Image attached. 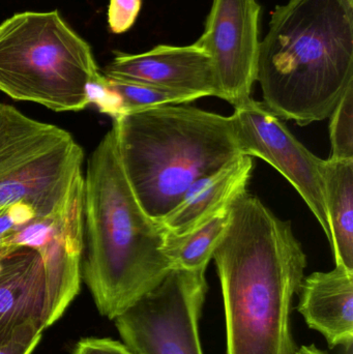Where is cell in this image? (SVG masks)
Listing matches in <instances>:
<instances>
[{
  "mask_svg": "<svg viewBox=\"0 0 353 354\" xmlns=\"http://www.w3.org/2000/svg\"><path fill=\"white\" fill-rule=\"evenodd\" d=\"M223 295L226 354H296L292 310L307 255L292 223L245 192L213 254Z\"/></svg>",
  "mask_w": 353,
  "mask_h": 354,
  "instance_id": "6da1fadb",
  "label": "cell"
},
{
  "mask_svg": "<svg viewBox=\"0 0 353 354\" xmlns=\"http://www.w3.org/2000/svg\"><path fill=\"white\" fill-rule=\"evenodd\" d=\"M166 234L137 200L111 129L87 162L83 200L82 277L102 316L115 319L173 270Z\"/></svg>",
  "mask_w": 353,
  "mask_h": 354,
  "instance_id": "7a4b0ae2",
  "label": "cell"
},
{
  "mask_svg": "<svg viewBox=\"0 0 353 354\" xmlns=\"http://www.w3.org/2000/svg\"><path fill=\"white\" fill-rule=\"evenodd\" d=\"M263 104L305 127L323 122L353 84V1L289 0L259 45Z\"/></svg>",
  "mask_w": 353,
  "mask_h": 354,
  "instance_id": "3957f363",
  "label": "cell"
},
{
  "mask_svg": "<svg viewBox=\"0 0 353 354\" xmlns=\"http://www.w3.org/2000/svg\"><path fill=\"white\" fill-rule=\"evenodd\" d=\"M118 155L141 207L162 222L196 181L242 156L230 116L188 104L113 118Z\"/></svg>",
  "mask_w": 353,
  "mask_h": 354,
  "instance_id": "277c9868",
  "label": "cell"
},
{
  "mask_svg": "<svg viewBox=\"0 0 353 354\" xmlns=\"http://www.w3.org/2000/svg\"><path fill=\"white\" fill-rule=\"evenodd\" d=\"M102 76L90 45L58 10L19 12L0 24V91L12 100L81 111Z\"/></svg>",
  "mask_w": 353,
  "mask_h": 354,
  "instance_id": "5b68a950",
  "label": "cell"
},
{
  "mask_svg": "<svg viewBox=\"0 0 353 354\" xmlns=\"http://www.w3.org/2000/svg\"><path fill=\"white\" fill-rule=\"evenodd\" d=\"M83 162L70 132L0 102V206L25 202L39 218L54 214L83 176Z\"/></svg>",
  "mask_w": 353,
  "mask_h": 354,
  "instance_id": "8992f818",
  "label": "cell"
},
{
  "mask_svg": "<svg viewBox=\"0 0 353 354\" xmlns=\"http://www.w3.org/2000/svg\"><path fill=\"white\" fill-rule=\"evenodd\" d=\"M205 270L173 268L114 319L133 354H203L199 336L209 285Z\"/></svg>",
  "mask_w": 353,
  "mask_h": 354,
  "instance_id": "52a82bcc",
  "label": "cell"
},
{
  "mask_svg": "<svg viewBox=\"0 0 353 354\" xmlns=\"http://www.w3.org/2000/svg\"><path fill=\"white\" fill-rule=\"evenodd\" d=\"M230 118L240 153L263 159L285 177L306 202L332 243L323 185L325 160L311 153L281 118L252 97L234 107Z\"/></svg>",
  "mask_w": 353,
  "mask_h": 354,
  "instance_id": "ba28073f",
  "label": "cell"
},
{
  "mask_svg": "<svg viewBox=\"0 0 353 354\" xmlns=\"http://www.w3.org/2000/svg\"><path fill=\"white\" fill-rule=\"evenodd\" d=\"M257 0H213L195 45L211 59L220 99L233 107L251 99L259 54Z\"/></svg>",
  "mask_w": 353,
  "mask_h": 354,
  "instance_id": "9c48e42d",
  "label": "cell"
},
{
  "mask_svg": "<svg viewBox=\"0 0 353 354\" xmlns=\"http://www.w3.org/2000/svg\"><path fill=\"white\" fill-rule=\"evenodd\" d=\"M102 74L108 78L155 85L199 97L220 99L211 59L195 44L159 45L140 54L115 52L113 60Z\"/></svg>",
  "mask_w": 353,
  "mask_h": 354,
  "instance_id": "30bf717a",
  "label": "cell"
},
{
  "mask_svg": "<svg viewBox=\"0 0 353 354\" xmlns=\"http://www.w3.org/2000/svg\"><path fill=\"white\" fill-rule=\"evenodd\" d=\"M84 176L73 187L51 237L37 248L48 278V328L64 315L80 290L83 256Z\"/></svg>",
  "mask_w": 353,
  "mask_h": 354,
  "instance_id": "8fae6325",
  "label": "cell"
},
{
  "mask_svg": "<svg viewBox=\"0 0 353 354\" xmlns=\"http://www.w3.org/2000/svg\"><path fill=\"white\" fill-rule=\"evenodd\" d=\"M48 278L37 248L20 247L0 258V345L25 324L48 328Z\"/></svg>",
  "mask_w": 353,
  "mask_h": 354,
  "instance_id": "7c38bea8",
  "label": "cell"
},
{
  "mask_svg": "<svg viewBox=\"0 0 353 354\" xmlns=\"http://www.w3.org/2000/svg\"><path fill=\"white\" fill-rule=\"evenodd\" d=\"M298 313L331 348L350 351L353 343V272L336 266L305 277L298 289Z\"/></svg>",
  "mask_w": 353,
  "mask_h": 354,
  "instance_id": "4fadbf2b",
  "label": "cell"
},
{
  "mask_svg": "<svg viewBox=\"0 0 353 354\" xmlns=\"http://www.w3.org/2000/svg\"><path fill=\"white\" fill-rule=\"evenodd\" d=\"M253 167L252 158L242 155L196 181L180 203L162 221L166 230L178 236L187 234L229 207L238 196L247 192Z\"/></svg>",
  "mask_w": 353,
  "mask_h": 354,
  "instance_id": "5bb4252c",
  "label": "cell"
},
{
  "mask_svg": "<svg viewBox=\"0 0 353 354\" xmlns=\"http://www.w3.org/2000/svg\"><path fill=\"white\" fill-rule=\"evenodd\" d=\"M323 176L336 266L353 272V160H325Z\"/></svg>",
  "mask_w": 353,
  "mask_h": 354,
  "instance_id": "9a60e30c",
  "label": "cell"
},
{
  "mask_svg": "<svg viewBox=\"0 0 353 354\" xmlns=\"http://www.w3.org/2000/svg\"><path fill=\"white\" fill-rule=\"evenodd\" d=\"M230 207L231 205L187 234L178 236L167 231L163 251L172 268L207 270L216 247L229 225Z\"/></svg>",
  "mask_w": 353,
  "mask_h": 354,
  "instance_id": "2e32d148",
  "label": "cell"
},
{
  "mask_svg": "<svg viewBox=\"0 0 353 354\" xmlns=\"http://www.w3.org/2000/svg\"><path fill=\"white\" fill-rule=\"evenodd\" d=\"M106 78L110 88L118 95L122 102V115L160 107V106L189 104L200 99L191 93L172 91V89L163 88L155 85L131 82V81L108 78V77Z\"/></svg>",
  "mask_w": 353,
  "mask_h": 354,
  "instance_id": "e0dca14e",
  "label": "cell"
},
{
  "mask_svg": "<svg viewBox=\"0 0 353 354\" xmlns=\"http://www.w3.org/2000/svg\"><path fill=\"white\" fill-rule=\"evenodd\" d=\"M330 118L332 145L330 159L353 160V84L346 89Z\"/></svg>",
  "mask_w": 353,
  "mask_h": 354,
  "instance_id": "ac0fdd59",
  "label": "cell"
},
{
  "mask_svg": "<svg viewBox=\"0 0 353 354\" xmlns=\"http://www.w3.org/2000/svg\"><path fill=\"white\" fill-rule=\"evenodd\" d=\"M37 218L35 208L25 202L0 206V243Z\"/></svg>",
  "mask_w": 353,
  "mask_h": 354,
  "instance_id": "d6986e66",
  "label": "cell"
},
{
  "mask_svg": "<svg viewBox=\"0 0 353 354\" xmlns=\"http://www.w3.org/2000/svg\"><path fill=\"white\" fill-rule=\"evenodd\" d=\"M142 0H110L108 24L113 33H124L134 25Z\"/></svg>",
  "mask_w": 353,
  "mask_h": 354,
  "instance_id": "ffe728a7",
  "label": "cell"
},
{
  "mask_svg": "<svg viewBox=\"0 0 353 354\" xmlns=\"http://www.w3.org/2000/svg\"><path fill=\"white\" fill-rule=\"evenodd\" d=\"M44 330L39 324H25L10 340L0 345V354H32L41 341Z\"/></svg>",
  "mask_w": 353,
  "mask_h": 354,
  "instance_id": "44dd1931",
  "label": "cell"
},
{
  "mask_svg": "<svg viewBox=\"0 0 353 354\" xmlns=\"http://www.w3.org/2000/svg\"><path fill=\"white\" fill-rule=\"evenodd\" d=\"M73 354H133L124 343L111 339H83L77 343Z\"/></svg>",
  "mask_w": 353,
  "mask_h": 354,
  "instance_id": "7402d4cb",
  "label": "cell"
},
{
  "mask_svg": "<svg viewBox=\"0 0 353 354\" xmlns=\"http://www.w3.org/2000/svg\"><path fill=\"white\" fill-rule=\"evenodd\" d=\"M296 354H327V353L319 349L318 347H316V345L311 344L298 347Z\"/></svg>",
  "mask_w": 353,
  "mask_h": 354,
  "instance_id": "603a6c76",
  "label": "cell"
},
{
  "mask_svg": "<svg viewBox=\"0 0 353 354\" xmlns=\"http://www.w3.org/2000/svg\"><path fill=\"white\" fill-rule=\"evenodd\" d=\"M352 1H353V0H352Z\"/></svg>",
  "mask_w": 353,
  "mask_h": 354,
  "instance_id": "cb8c5ba5",
  "label": "cell"
}]
</instances>
